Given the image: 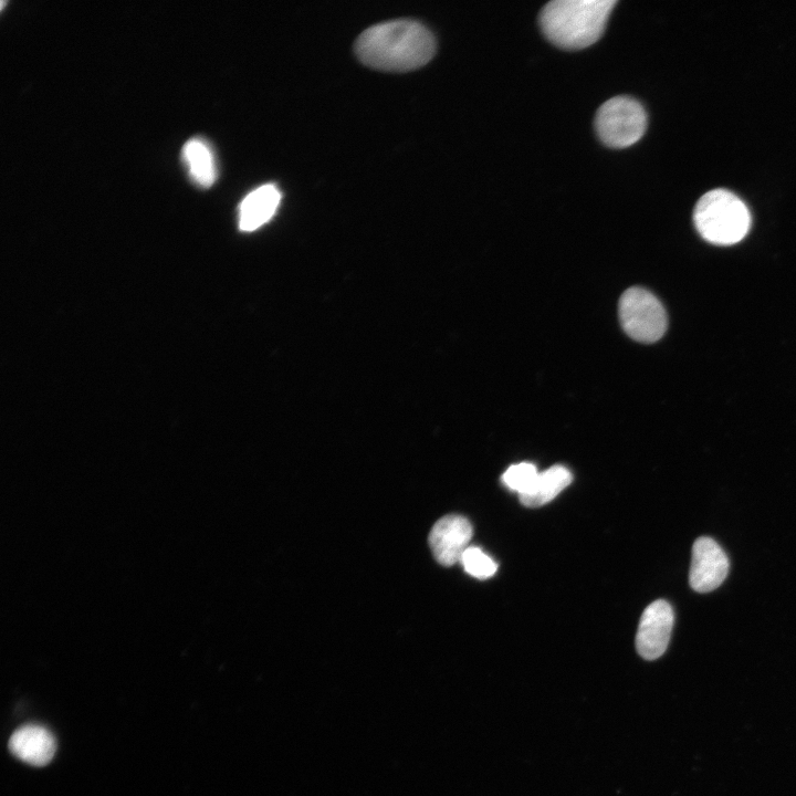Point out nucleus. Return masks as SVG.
I'll list each match as a JSON object with an SVG mask.
<instances>
[{
  "mask_svg": "<svg viewBox=\"0 0 796 796\" xmlns=\"http://www.w3.org/2000/svg\"><path fill=\"white\" fill-rule=\"evenodd\" d=\"M355 51L366 65L394 72L418 69L434 54L432 33L413 20H392L373 25L357 39Z\"/></svg>",
  "mask_w": 796,
  "mask_h": 796,
  "instance_id": "f257e3e1",
  "label": "nucleus"
},
{
  "mask_svg": "<svg viewBox=\"0 0 796 796\" xmlns=\"http://www.w3.org/2000/svg\"><path fill=\"white\" fill-rule=\"evenodd\" d=\"M616 0H554L541 11L543 33L555 45L579 50L603 34Z\"/></svg>",
  "mask_w": 796,
  "mask_h": 796,
  "instance_id": "f03ea898",
  "label": "nucleus"
},
{
  "mask_svg": "<svg viewBox=\"0 0 796 796\" xmlns=\"http://www.w3.org/2000/svg\"><path fill=\"white\" fill-rule=\"evenodd\" d=\"M693 222L700 235L710 243L731 245L750 230L751 214L733 192L718 188L705 192L693 210Z\"/></svg>",
  "mask_w": 796,
  "mask_h": 796,
  "instance_id": "7ed1b4c3",
  "label": "nucleus"
},
{
  "mask_svg": "<svg viewBox=\"0 0 796 796\" xmlns=\"http://www.w3.org/2000/svg\"><path fill=\"white\" fill-rule=\"evenodd\" d=\"M646 127L647 115L642 105L629 96H615L606 101L595 117L599 138L612 148L633 145L642 137Z\"/></svg>",
  "mask_w": 796,
  "mask_h": 796,
  "instance_id": "20e7f679",
  "label": "nucleus"
},
{
  "mask_svg": "<svg viewBox=\"0 0 796 796\" xmlns=\"http://www.w3.org/2000/svg\"><path fill=\"white\" fill-rule=\"evenodd\" d=\"M619 318L625 333L640 343L659 341L668 326V316L661 302L651 292L639 286L622 293Z\"/></svg>",
  "mask_w": 796,
  "mask_h": 796,
  "instance_id": "39448f33",
  "label": "nucleus"
},
{
  "mask_svg": "<svg viewBox=\"0 0 796 796\" xmlns=\"http://www.w3.org/2000/svg\"><path fill=\"white\" fill-rule=\"evenodd\" d=\"M673 610L663 599L652 601L642 612L636 635V649L646 660L661 657L670 641Z\"/></svg>",
  "mask_w": 796,
  "mask_h": 796,
  "instance_id": "423d86ee",
  "label": "nucleus"
},
{
  "mask_svg": "<svg viewBox=\"0 0 796 796\" xmlns=\"http://www.w3.org/2000/svg\"><path fill=\"white\" fill-rule=\"evenodd\" d=\"M729 559L721 546L711 537L701 536L692 546L689 583L698 593L718 588L729 573Z\"/></svg>",
  "mask_w": 796,
  "mask_h": 796,
  "instance_id": "0eeeda50",
  "label": "nucleus"
},
{
  "mask_svg": "<svg viewBox=\"0 0 796 796\" xmlns=\"http://www.w3.org/2000/svg\"><path fill=\"white\" fill-rule=\"evenodd\" d=\"M472 526L468 519L459 514H448L432 526L428 542L434 559L442 566H452L460 562L469 547Z\"/></svg>",
  "mask_w": 796,
  "mask_h": 796,
  "instance_id": "6e6552de",
  "label": "nucleus"
},
{
  "mask_svg": "<svg viewBox=\"0 0 796 796\" xmlns=\"http://www.w3.org/2000/svg\"><path fill=\"white\" fill-rule=\"evenodd\" d=\"M9 748L21 761L43 766L48 764L56 748L53 734L45 727L28 724L18 729L9 740Z\"/></svg>",
  "mask_w": 796,
  "mask_h": 796,
  "instance_id": "1a4fd4ad",
  "label": "nucleus"
},
{
  "mask_svg": "<svg viewBox=\"0 0 796 796\" xmlns=\"http://www.w3.org/2000/svg\"><path fill=\"white\" fill-rule=\"evenodd\" d=\"M281 192L275 185H262L249 192L239 207V227L253 231L266 223L275 213Z\"/></svg>",
  "mask_w": 796,
  "mask_h": 796,
  "instance_id": "9d476101",
  "label": "nucleus"
},
{
  "mask_svg": "<svg viewBox=\"0 0 796 796\" xmlns=\"http://www.w3.org/2000/svg\"><path fill=\"white\" fill-rule=\"evenodd\" d=\"M573 481L570 471L563 465H553L538 472L533 484L520 494V501L527 507H538L555 499Z\"/></svg>",
  "mask_w": 796,
  "mask_h": 796,
  "instance_id": "9b49d317",
  "label": "nucleus"
},
{
  "mask_svg": "<svg viewBox=\"0 0 796 796\" xmlns=\"http://www.w3.org/2000/svg\"><path fill=\"white\" fill-rule=\"evenodd\" d=\"M182 157L190 176L198 185L208 187L214 181V159L206 142L199 138L189 139L182 147Z\"/></svg>",
  "mask_w": 796,
  "mask_h": 796,
  "instance_id": "f8f14e48",
  "label": "nucleus"
},
{
  "mask_svg": "<svg viewBox=\"0 0 796 796\" xmlns=\"http://www.w3.org/2000/svg\"><path fill=\"white\" fill-rule=\"evenodd\" d=\"M460 563L469 575L478 579L490 578L498 569V564L481 548L475 546H469L464 551Z\"/></svg>",
  "mask_w": 796,
  "mask_h": 796,
  "instance_id": "ddd939ff",
  "label": "nucleus"
},
{
  "mask_svg": "<svg viewBox=\"0 0 796 796\" xmlns=\"http://www.w3.org/2000/svg\"><path fill=\"white\" fill-rule=\"evenodd\" d=\"M538 471L533 463L521 462L513 464L503 473L502 481L511 490L524 493L533 484Z\"/></svg>",
  "mask_w": 796,
  "mask_h": 796,
  "instance_id": "4468645a",
  "label": "nucleus"
}]
</instances>
